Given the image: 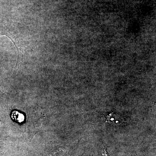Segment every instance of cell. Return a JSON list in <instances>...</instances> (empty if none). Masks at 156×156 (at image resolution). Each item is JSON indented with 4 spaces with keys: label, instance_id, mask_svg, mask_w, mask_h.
I'll use <instances>...</instances> for the list:
<instances>
[{
    "label": "cell",
    "instance_id": "1",
    "mask_svg": "<svg viewBox=\"0 0 156 156\" xmlns=\"http://www.w3.org/2000/svg\"><path fill=\"white\" fill-rule=\"evenodd\" d=\"M12 118L15 121H17L19 122H23L24 119L23 115L20 114V113L16 111L12 112Z\"/></svg>",
    "mask_w": 156,
    "mask_h": 156
},
{
    "label": "cell",
    "instance_id": "2",
    "mask_svg": "<svg viewBox=\"0 0 156 156\" xmlns=\"http://www.w3.org/2000/svg\"><path fill=\"white\" fill-rule=\"evenodd\" d=\"M101 156H108V153L105 149H103L101 151Z\"/></svg>",
    "mask_w": 156,
    "mask_h": 156
}]
</instances>
